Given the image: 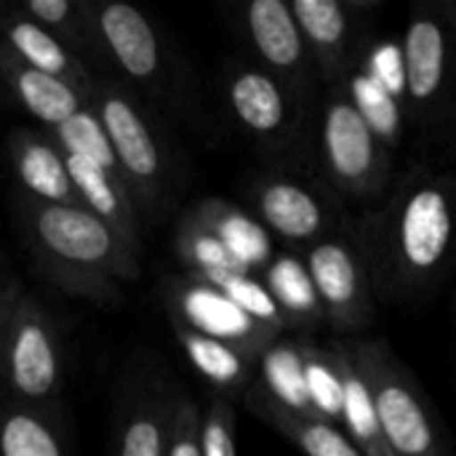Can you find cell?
<instances>
[{"instance_id":"6da1fadb","label":"cell","mask_w":456,"mask_h":456,"mask_svg":"<svg viewBox=\"0 0 456 456\" xmlns=\"http://www.w3.org/2000/svg\"><path fill=\"white\" fill-rule=\"evenodd\" d=\"M24 246L37 273L59 291L96 307H115L142 273L126 240L83 206H45L21 198Z\"/></svg>"},{"instance_id":"7a4b0ae2","label":"cell","mask_w":456,"mask_h":456,"mask_svg":"<svg viewBox=\"0 0 456 456\" xmlns=\"http://www.w3.org/2000/svg\"><path fill=\"white\" fill-rule=\"evenodd\" d=\"M88 104L107 131L118 171L131 190L139 214L158 216L166 203L168 168L152 120L123 86L107 80H96Z\"/></svg>"},{"instance_id":"3957f363","label":"cell","mask_w":456,"mask_h":456,"mask_svg":"<svg viewBox=\"0 0 456 456\" xmlns=\"http://www.w3.org/2000/svg\"><path fill=\"white\" fill-rule=\"evenodd\" d=\"M342 350L371 393L390 452L395 456H444L425 398L390 355V350L379 342L342 345Z\"/></svg>"},{"instance_id":"277c9868","label":"cell","mask_w":456,"mask_h":456,"mask_svg":"<svg viewBox=\"0 0 456 456\" xmlns=\"http://www.w3.org/2000/svg\"><path fill=\"white\" fill-rule=\"evenodd\" d=\"M64 377V353L53 315L32 294H21L8 329L0 382L3 395L27 406H56Z\"/></svg>"},{"instance_id":"5b68a950","label":"cell","mask_w":456,"mask_h":456,"mask_svg":"<svg viewBox=\"0 0 456 456\" xmlns=\"http://www.w3.org/2000/svg\"><path fill=\"white\" fill-rule=\"evenodd\" d=\"M390 265L409 281L433 278L446 262L456 232V211L452 195L438 182H419L393 206L385 227Z\"/></svg>"},{"instance_id":"8992f818","label":"cell","mask_w":456,"mask_h":456,"mask_svg":"<svg viewBox=\"0 0 456 456\" xmlns=\"http://www.w3.org/2000/svg\"><path fill=\"white\" fill-rule=\"evenodd\" d=\"M91 29L96 51L139 88L160 94L168 77L163 40L152 19L128 3H91Z\"/></svg>"},{"instance_id":"52a82bcc","label":"cell","mask_w":456,"mask_h":456,"mask_svg":"<svg viewBox=\"0 0 456 456\" xmlns=\"http://www.w3.org/2000/svg\"><path fill=\"white\" fill-rule=\"evenodd\" d=\"M168 310L171 323H182L203 337L227 342L254 361L278 339L275 331L251 321L219 286L206 281H174L168 289Z\"/></svg>"},{"instance_id":"ba28073f","label":"cell","mask_w":456,"mask_h":456,"mask_svg":"<svg viewBox=\"0 0 456 456\" xmlns=\"http://www.w3.org/2000/svg\"><path fill=\"white\" fill-rule=\"evenodd\" d=\"M323 158L334 182L350 192L371 190L382 174L377 134L345 96H331L323 112Z\"/></svg>"},{"instance_id":"9c48e42d","label":"cell","mask_w":456,"mask_h":456,"mask_svg":"<svg viewBox=\"0 0 456 456\" xmlns=\"http://www.w3.org/2000/svg\"><path fill=\"white\" fill-rule=\"evenodd\" d=\"M307 273L323 315L339 326L366 323L371 302L358 251L345 240H321L307 254Z\"/></svg>"},{"instance_id":"30bf717a","label":"cell","mask_w":456,"mask_h":456,"mask_svg":"<svg viewBox=\"0 0 456 456\" xmlns=\"http://www.w3.org/2000/svg\"><path fill=\"white\" fill-rule=\"evenodd\" d=\"M8 158L21 198L45 206H80L67 171V155L51 136L13 131L8 136Z\"/></svg>"},{"instance_id":"8fae6325","label":"cell","mask_w":456,"mask_h":456,"mask_svg":"<svg viewBox=\"0 0 456 456\" xmlns=\"http://www.w3.org/2000/svg\"><path fill=\"white\" fill-rule=\"evenodd\" d=\"M0 35L8 45V51L21 59L27 67L45 72L51 77H59L80 91H86L88 96L94 94L96 77L91 75L88 64L69 48L64 45L59 37H53L51 32H45L40 24H35L32 19H27L16 5H5L0 13Z\"/></svg>"},{"instance_id":"7c38bea8","label":"cell","mask_w":456,"mask_h":456,"mask_svg":"<svg viewBox=\"0 0 456 456\" xmlns=\"http://www.w3.org/2000/svg\"><path fill=\"white\" fill-rule=\"evenodd\" d=\"M67 171H69L77 203L94 216H99L104 224H110L126 240V246L136 256H142L139 208L123 176L75 155H67Z\"/></svg>"},{"instance_id":"4fadbf2b","label":"cell","mask_w":456,"mask_h":456,"mask_svg":"<svg viewBox=\"0 0 456 456\" xmlns=\"http://www.w3.org/2000/svg\"><path fill=\"white\" fill-rule=\"evenodd\" d=\"M0 77L5 80L13 99L43 126L51 131L69 120L75 112L88 107L91 96L59 77H51L45 72H37L27 67L21 59H16L5 43H0Z\"/></svg>"},{"instance_id":"5bb4252c","label":"cell","mask_w":456,"mask_h":456,"mask_svg":"<svg viewBox=\"0 0 456 456\" xmlns=\"http://www.w3.org/2000/svg\"><path fill=\"white\" fill-rule=\"evenodd\" d=\"M176 398L150 385L134 387L120 406L112 456H166Z\"/></svg>"},{"instance_id":"9a60e30c","label":"cell","mask_w":456,"mask_h":456,"mask_svg":"<svg viewBox=\"0 0 456 456\" xmlns=\"http://www.w3.org/2000/svg\"><path fill=\"white\" fill-rule=\"evenodd\" d=\"M243 27L259 59L283 77H297L305 69L307 45L297 19L283 0H254L243 11Z\"/></svg>"},{"instance_id":"2e32d148","label":"cell","mask_w":456,"mask_h":456,"mask_svg":"<svg viewBox=\"0 0 456 456\" xmlns=\"http://www.w3.org/2000/svg\"><path fill=\"white\" fill-rule=\"evenodd\" d=\"M227 104L238 123L259 139L281 136L289 126V96L273 72L256 67H238L230 72Z\"/></svg>"},{"instance_id":"e0dca14e","label":"cell","mask_w":456,"mask_h":456,"mask_svg":"<svg viewBox=\"0 0 456 456\" xmlns=\"http://www.w3.org/2000/svg\"><path fill=\"white\" fill-rule=\"evenodd\" d=\"M0 456H72L56 406L40 409L0 398Z\"/></svg>"},{"instance_id":"ac0fdd59","label":"cell","mask_w":456,"mask_h":456,"mask_svg":"<svg viewBox=\"0 0 456 456\" xmlns=\"http://www.w3.org/2000/svg\"><path fill=\"white\" fill-rule=\"evenodd\" d=\"M256 211L262 224L283 240H315L326 227L321 200L302 184L289 179H270L256 190Z\"/></svg>"},{"instance_id":"d6986e66","label":"cell","mask_w":456,"mask_h":456,"mask_svg":"<svg viewBox=\"0 0 456 456\" xmlns=\"http://www.w3.org/2000/svg\"><path fill=\"white\" fill-rule=\"evenodd\" d=\"M190 214L203 227H208L248 273L265 270L273 262V238L267 227L251 214H246L243 208L227 200L206 198L198 206H192Z\"/></svg>"},{"instance_id":"ffe728a7","label":"cell","mask_w":456,"mask_h":456,"mask_svg":"<svg viewBox=\"0 0 456 456\" xmlns=\"http://www.w3.org/2000/svg\"><path fill=\"white\" fill-rule=\"evenodd\" d=\"M248 406L256 411L267 425L283 433L305 456H363L355 444L329 419L321 417H297L278 406L262 387L248 393Z\"/></svg>"},{"instance_id":"44dd1931","label":"cell","mask_w":456,"mask_h":456,"mask_svg":"<svg viewBox=\"0 0 456 456\" xmlns=\"http://www.w3.org/2000/svg\"><path fill=\"white\" fill-rule=\"evenodd\" d=\"M179 339L182 353L187 355L190 366L208 382L214 385L222 398H232L246 393L248 382H251V366L254 358H248L246 353H240L238 347L203 337L182 323H171Z\"/></svg>"},{"instance_id":"7402d4cb","label":"cell","mask_w":456,"mask_h":456,"mask_svg":"<svg viewBox=\"0 0 456 456\" xmlns=\"http://www.w3.org/2000/svg\"><path fill=\"white\" fill-rule=\"evenodd\" d=\"M401 56L409 96L414 102H430L446 75V37L441 21L428 16L414 19L406 29Z\"/></svg>"},{"instance_id":"603a6c76","label":"cell","mask_w":456,"mask_h":456,"mask_svg":"<svg viewBox=\"0 0 456 456\" xmlns=\"http://www.w3.org/2000/svg\"><path fill=\"white\" fill-rule=\"evenodd\" d=\"M262 390L267 398H273L278 406L297 417H318L307 393V379H305V355L302 345L291 339H275L262 355Z\"/></svg>"},{"instance_id":"cb8c5ba5","label":"cell","mask_w":456,"mask_h":456,"mask_svg":"<svg viewBox=\"0 0 456 456\" xmlns=\"http://www.w3.org/2000/svg\"><path fill=\"white\" fill-rule=\"evenodd\" d=\"M174 248H176V259L187 267V278L206 281V283L216 286L232 275H251L232 256V251L208 227H203L190 211L182 216V222L176 227Z\"/></svg>"},{"instance_id":"d4e9b609","label":"cell","mask_w":456,"mask_h":456,"mask_svg":"<svg viewBox=\"0 0 456 456\" xmlns=\"http://www.w3.org/2000/svg\"><path fill=\"white\" fill-rule=\"evenodd\" d=\"M265 289L286 318V326H307L323 315L307 265L297 256H273L265 267Z\"/></svg>"},{"instance_id":"484cf974","label":"cell","mask_w":456,"mask_h":456,"mask_svg":"<svg viewBox=\"0 0 456 456\" xmlns=\"http://www.w3.org/2000/svg\"><path fill=\"white\" fill-rule=\"evenodd\" d=\"M337 358H339V369H342V382H345V406H342V425L347 428L355 449L363 456H395L390 452L379 419H377V409L371 401V393L363 382V377L358 374V369L353 366V361L347 358V353L339 347Z\"/></svg>"},{"instance_id":"4316f807","label":"cell","mask_w":456,"mask_h":456,"mask_svg":"<svg viewBox=\"0 0 456 456\" xmlns=\"http://www.w3.org/2000/svg\"><path fill=\"white\" fill-rule=\"evenodd\" d=\"M297 27L321 61H337L345 48L347 37V13L345 5L337 0H294L289 3Z\"/></svg>"},{"instance_id":"83f0119b","label":"cell","mask_w":456,"mask_h":456,"mask_svg":"<svg viewBox=\"0 0 456 456\" xmlns=\"http://www.w3.org/2000/svg\"><path fill=\"white\" fill-rule=\"evenodd\" d=\"M27 19L77 51H96L91 29V3L86 0H24L16 5Z\"/></svg>"},{"instance_id":"f1b7e54d","label":"cell","mask_w":456,"mask_h":456,"mask_svg":"<svg viewBox=\"0 0 456 456\" xmlns=\"http://www.w3.org/2000/svg\"><path fill=\"white\" fill-rule=\"evenodd\" d=\"M305 355V379L307 393L313 401V409L321 419L342 422V406H345V382L337 350H321L313 345H302Z\"/></svg>"},{"instance_id":"f546056e","label":"cell","mask_w":456,"mask_h":456,"mask_svg":"<svg viewBox=\"0 0 456 456\" xmlns=\"http://www.w3.org/2000/svg\"><path fill=\"white\" fill-rule=\"evenodd\" d=\"M51 139L59 144V150L64 155H75L83 160H91L107 171H118V160L112 152V144L107 139V131L102 126V120L96 118V112L88 107H83L80 112H75L69 120H64L61 126H56L51 131Z\"/></svg>"},{"instance_id":"4dcf8cb0","label":"cell","mask_w":456,"mask_h":456,"mask_svg":"<svg viewBox=\"0 0 456 456\" xmlns=\"http://www.w3.org/2000/svg\"><path fill=\"white\" fill-rule=\"evenodd\" d=\"M350 102L366 120V126L377 134V139L395 142L401 134V112L395 96L369 72H355L350 83Z\"/></svg>"},{"instance_id":"1f68e13d","label":"cell","mask_w":456,"mask_h":456,"mask_svg":"<svg viewBox=\"0 0 456 456\" xmlns=\"http://www.w3.org/2000/svg\"><path fill=\"white\" fill-rule=\"evenodd\" d=\"M251 321H256L259 326L281 334L286 329V318L283 313L278 310L275 299L270 297V291L265 289L262 281L251 278V275H232V278H224L222 283H216Z\"/></svg>"},{"instance_id":"d6a6232c","label":"cell","mask_w":456,"mask_h":456,"mask_svg":"<svg viewBox=\"0 0 456 456\" xmlns=\"http://www.w3.org/2000/svg\"><path fill=\"white\" fill-rule=\"evenodd\" d=\"M203 456H238L235 411L227 398H214L203 414Z\"/></svg>"},{"instance_id":"836d02e7","label":"cell","mask_w":456,"mask_h":456,"mask_svg":"<svg viewBox=\"0 0 456 456\" xmlns=\"http://www.w3.org/2000/svg\"><path fill=\"white\" fill-rule=\"evenodd\" d=\"M166 456H203V414L184 395H176L174 403L171 441Z\"/></svg>"},{"instance_id":"e575fe53","label":"cell","mask_w":456,"mask_h":456,"mask_svg":"<svg viewBox=\"0 0 456 456\" xmlns=\"http://www.w3.org/2000/svg\"><path fill=\"white\" fill-rule=\"evenodd\" d=\"M369 72L395 96L401 88H406V77H403V56L401 48L395 45H385L374 53Z\"/></svg>"},{"instance_id":"d590c367","label":"cell","mask_w":456,"mask_h":456,"mask_svg":"<svg viewBox=\"0 0 456 456\" xmlns=\"http://www.w3.org/2000/svg\"><path fill=\"white\" fill-rule=\"evenodd\" d=\"M21 294H24V289L19 286L16 278L0 275V361H3L8 329H11V321H13V310H16V302H19Z\"/></svg>"},{"instance_id":"8d00e7d4","label":"cell","mask_w":456,"mask_h":456,"mask_svg":"<svg viewBox=\"0 0 456 456\" xmlns=\"http://www.w3.org/2000/svg\"><path fill=\"white\" fill-rule=\"evenodd\" d=\"M3 8H5V5H3V3H0V13H3Z\"/></svg>"}]
</instances>
